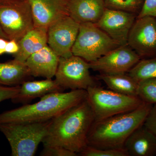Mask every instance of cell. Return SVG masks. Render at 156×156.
Returning <instances> with one entry per match:
<instances>
[{"instance_id":"cell-1","label":"cell","mask_w":156,"mask_h":156,"mask_svg":"<svg viewBox=\"0 0 156 156\" xmlns=\"http://www.w3.org/2000/svg\"><path fill=\"white\" fill-rule=\"evenodd\" d=\"M95 122L87 98L52 120L43 145L62 147L78 154L88 145V134Z\"/></svg>"},{"instance_id":"cell-2","label":"cell","mask_w":156,"mask_h":156,"mask_svg":"<svg viewBox=\"0 0 156 156\" xmlns=\"http://www.w3.org/2000/svg\"><path fill=\"white\" fill-rule=\"evenodd\" d=\"M153 105L144 103L134 110L94 122L87 144L102 149L124 148L128 136L144 124Z\"/></svg>"},{"instance_id":"cell-3","label":"cell","mask_w":156,"mask_h":156,"mask_svg":"<svg viewBox=\"0 0 156 156\" xmlns=\"http://www.w3.org/2000/svg\"><path fill=\"white\" fill-rule=\"evenodd\" d=\"M85 90L50 93L32 104L22 106L0 114V123L36 122L53 119L87 98Z\"/></svg>"},{"instance_id":"cell-4","label":"cell","mask_w":156,"mask_h":156,"mask_svg":"<svg viewBox=\"0 0 156 156\" xmlns=\"http://www.w3.org/2000/svg\"><path fill=\"white\" fill-rule=\"evenodd\" d=\"M52 120L36 122L0 123L12 156H33L48 134Z\"/></svg>"},{"instance_id":"cell-5","label":"cell","mask_w":156,"mask_h":156,"mask_svg":"<svg viewBox=\"0 0 156 156\" xmlns=\"http://www.w3.org/2000/svg\"><path fill=\"white\" fill-rule=\"evenodd\" d=\"M87 91L95 122L131 112L144 103L138 96L124 95L97 86L89 87Z\"/></svg>"},{"instance_id":"cell-6","label":"cell","mask_w":156,"mask_h":156,"mask_svg":"<svg viewBox=\"0 0 156 156\" xmlns=\"http://www.w3.org/2000/svg\"><path fill=\"white\" fill-rule=\"evenodd\" d=\"M119 46L95 23H87L80 24L72 52L73 55L91 62Z\"/></svg>"},{"instance_id":"cell-7","label":"cell","mask_w":156,"mask_h":156,"mask_svg":"<svg viewBox=\"0 0 156 156\" xmlns=\"http://www.w3.org/2000/svg\"><path fill=\"white\" fill-rule=\"evenodd\" d=\"M0 26L9 40L17 41L34 28L31 10L27 0L0 1Z\"/></svg>"},{"instance_id":"cell-8","label":"cell","mask_w":156,"mask_h":156,"mask_svg":"<svg viewBox=\"0 0 156 156\" xmlns=\"http://www.w3.org/2000/svg\"><path fill=\"white\" fill-rule=\"evenodd\" d=\"M89 62L79 56L59 57L55 81L65 90H87L97 86V83L90 74Z\"/></svg>"},{"instance_id":"cell-9","label":"cell","mask_w":156,"mask_h":156,"mask_svg":"<svg viewBox=\"0 0 156 156\" xmlns=\"http://www.w3.org/2000/svg\"><path fill=\"white\" fill-rule=\"evenodd\" d=\"M127 44L141 59L156 57V17H136L128 34Z\"/></svg>"},{"instance_id":"cell-10","label":"cell","mask_w":156,"mask_h":156,"mask_svg":"<svg viewBox=\"0 0 156 156\" xmlns=\"http://www.w3.org/2000/svg\"><path fill=\"white\" fill-rule=\"evenodd\" d=\"M80 24L69 15L61 17L48 27V45L59 57L73 55L72 50Z\"/></svg>"},{"instance_id":"cell-11","label":"cell","mask_w":156,"mask_h":156,"mask_svg":"<svg viewBox=\"0 0 156 156\" xmlns=\"http://www.w3.org/2000/svg\"><path fill=\"white\" fill-rule=\"evenodd\" d=\"M128 45L120 46L92 62L90 69L104 74L128 73L140 60Z\"/></svg>"},{"instance_id":"cell-12","label":"cell","mask_w":156,"mask_h":156,"mask_svg":"<svg viewBox=\"0 0 156 156\" xmlns=\"http://www.w3.org/2000/svg\"><path fill=\"white\" fill-rule=\"evenodd\" d=\"M134 14L106 9L96 25L120 46L127 45L128 34L136 20Z\"/></svg>"},{"instance_id":"cell-13","label":"cell","mask_w":156,"mask_h":156,"mask_svg":"<svg viewBox=\"0 0 156 156\" xmlns=\"http://www.w3.org/2000/svg\"><path fill=\"white\" fill-rule=\"evenodd\" d=\"M32 14L34 27L48 29L53 22L69 15L66 0H27Z\"/></svg>"},{"instance_id":"cell-14","label":"cell","mask_w":156,"mask_h":156,"mask_svg":"<svg viewBox=\"0 0 156 156\" xmlns=\"http://www.w3.org/2000/svg\"><path fill=\"white\" fill-rule=\"evenodd\" d=\"M59 59L48 45L31 55L25 63L32 76L52 79L56 75Z\"/></svg>"},{"instance_id":"cell-15","label":"cell","mask_w":156,"mask_h":156,"mask_svg":"<svg viewBox=\"0 0 156 156\" xmlns=\"http://www.w3.org/2000/svg\"><path fill=\"white\" fill-rule=\"evenodd\" d=\"M69 15L79 24L96 23L106 8L103 0H69L67 2Z\"/></svg>"},{"instance_id":"cell-16","label":"cell","mask_w":156,"mask_h":156,"mask_svg":"<svg viewBox=\"0 0 156 156\" xmlns=\"http://www.w3.org/2000/svg\"><path fill=\"white\" fill-rule=\"evenodd\" d=\"M124 148L129 156H156V135L144 124L128 136Z\"/></svg>"},{"instance_id":"cell-17","label":"cell","mask_w":156,"mask_h":156,"mask_svg":"<svg viewBox=\"0 0 156 156\" xmlns=\"http://www.w3.org/2000/svg\"><path fill=\"white\" fill-rule=\"evenodd\" d=\"M64 90L52 79L27 81L20 85L19 92L11 100L14 103L25 105L37 98L54 92H63Z\"/></svg>"},{"instance_id":"cell-18","label":"cell","mask_w":156,"mask_h":156,"mask_svg":"<svg viewBox=\"0 0 156 156\" xmlns=\"http://www.w3.org/2000/svg\"><path fill=\"white\" fill-rule=\"evenodd\" d=\"M19 50L14 60L25 62L31 55L48 45V29L34 27L18 41Z\"/></svg>"},{"instance_id":"cell-19","label":"cell","mask_w":156,"mask_h":156,"mask_svg":"<svg viewBox=\"0 0 156 156\" xmlns=\"http://www.w3.org/2000/svg\"><path fill=\"white\" fill-rule=\"evenodd\" d=\"M32 78L25 62L11 60L0 62V84L8 87L20 86Z\"/></svg>"},{"instance_id":"cell-20","label":"cell","mask_w":156,"mask_h":156,"mask_svg":"<svg viewBox=\"0 0 156 156\" xmlns=\"http://www.w3.org/2000/svg\"><path fill=\"white\" fill-rule=\"evenodd\" d=\"M97 77L103 81L110 90L124 95L137 96L138 83L129 75L100 73Z\"/></svg>"},{"instance_id":"cell-21","label":"cell","mask_w":156,"mask_h":156,"mask_svg":"<svg viewBox=\"0 0 156 156\" xmlns=\"http://www.w3.org/2000/svg\"><path fill=\"white\" fill-rule=\"evenodd\" d=\"M136 82L156 78V57L141 59L128 73Z\"/></svg>"},{"instance_id":"cell-22","label":"cell","mask_w":156,"mask_h":156,"mask_svg":"<svg viewBox=\"0 0 156 156\" xmlns=\"http://www.w3.org/2000/svg\"><path fill=\"white\" fill-rule=\"evenodd\" d=\"M106 9L124 11L138 16L144 0H103Z\"/></svg>"},{"instance_id":"cell-23","label":"cell","mask_w":156,"mask_h":156,"mask_svg":"<svg viewBox=\"0 0 156 156\" xmlns=\"http://www.w3.org/2000/svg\"><path fill=\"white\" fill-rule=\"evenodd\" d=\"M137 96L144 103L156 104V78H151L138 83Z\"/></svg>"},{"instance_id":"cell-24","label":"cell","mask_w":156,"mask_h":156,"mask_svg":"<svg viewBox=\"0 0 156 156\" xmlns=\"http://www.w3.org/2000/svg\"><path fill=\"white\" fill-rule=\"evenodd\" d=\"M78 154L82 156H129L124 148L102 149L88 145Z\"/></svg>"},{"instance_id":"cell-25","label":"cell","mask_w":156,"mask_h":156,"mask_svg":"<svg viewBox=\"0 0 156 156\" xmlns=\"http://www.w3.org/2000/svg\"><path fill=\"white\" fill-rule=\"evenodd\" d=\"M41 156H76L77 154L62 147L58 146H44L40 154Z\"/></svg>"},{"instance_id":"cell-26","label":"cell","mask_w":156,"mask_h":156,"mask_svg":"<svg viewBox=\"0 0 156 156\" xmlns=\"http://www.w3.org/2000/svg\"><path fill=\"white\" fill-rule=\"evenodd\" d=\"M20 89V86L7 87L0 84V102L14 98L18 94Z\"/></svg>"},{"instance_id":"cell-27","label":"cell","mask_w":156,"mask_h":156,"mask_svg":"<svg viewBox=\"0 0 156 156\" xmlns=\"http://www.w3.org/2000/svg\"><path fill=\"white\" fill-rule=\"evenodd\" d=\"M144 16L156 17V0H144L142 9L137 17Z\"/></svg>"},{"instance_id":"cell-28","label":"cell","mask_w":156,"mask_h":156,"mask_svg":"<svg viewBox=\"0 0 156 156\" xmlns=\"http://www.w3.org/2000/svg\"><path fill=\"white\" fill-rule=\"evenodd\" d=\"M144 125L156 135V104L154 105L149 113Z\"/></svg>"},{"instance_id":"cell-29","label":"cell","mask_w":156,"mask_h":156,"mask_svg":"<svg viewBox=\"0 0 156 156\" xmlns=\"http://www.w3.org/2000/svg\"><path fill=\"white\" fill-rule=\"evenodd\" d=\"M19 49L17 41L14 39L8 40L6 47V53L15 55L18 53Z\"/></svg>"},{"instance_id":"cell-30","label":"cell","mask_w":156,"mask_h":156,"mask_svg":"<svg viewBox=\"0 0 156 156\" xmlns=\"http://www.w3.org/2000/svg\"><path fill=\"white\" fill-rule=\"evenodd\" d=\"M8 40L0 37V55L6 53V47Z\"/></svg>"},{"instance_id":"cell-31","label":"cell","mask_w":156,"mask_h":156,"mask_svg":"<svg viewBox=\"0 0 156 156\" xmlns=\"http://www.w3.org/2000/svg\"><path fill=\"white\" fill-rule=\"evenodd\" d=\"M0 37L4 38L7 39L9 40L8 37L5 34L3 31V30L2 29V27L0 26Z\"/></svg>"},{"instance_id":"cell-32","label":"cell","mask_w":156,"mask_h":156,"mask_svg":"<svg viewBox=\"0 0 156 156\" xmlns=\"http://www.w3.org/2000/svg\"><path fill=\"white\" fill-rule=\"evenodd\" d=\"M66 1H69V0H66Z\"/></svg>"},{"instance_id":"cell-33","label":"cell","mask_w":156,"mask_h":156,"mask_svg":"<svg viewBox=\"0 0 156 156\" xmlns=\"http://www.w3.org/2000/svg\"><path fill=\"white\" fill-rule=\"evenodd\" d=\"M2 1V0H0V1Z\"/></svg>"}]
</instances>
